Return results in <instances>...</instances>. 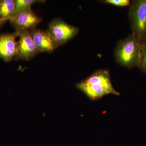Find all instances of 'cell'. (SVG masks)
Listing matches in <instances>:
<instances>
[{"instance_id":"cell-1","label":"cell","mask_w":146,"mask_h":146,"mask_svg":"<svg viewBox=\"0 0 146 146\" xmlns=\"http://www.w3.org/2000/svg\"><path fill=\"white\" fill-rule=\"evenodd\" d=\"M143 40L133 33L120 40L115 50V58L117 62L129 69L137 67L140 59L141 45Z\"/></svg>"},{"instance_id":"cell-2","label":"cell","mask_w":146,"mask_h":146,"mask_svg":"<svg viewBox=\"0 0 146 146\" xmlns=\"http://www.w3.org/2000/svg\"><path fill=\"white\" fill-rule=\"evenodd\" d=\"M129 18L132 33L141 40L146 38V0H135L130 4Z\"/></svg>"},{"instance_id":"cell-3","label":"cell","mask_w":146,"mask_h":146,"mask_svg":"<svg viewBox=\"0 0 146 146\" xmlns=\"http://www.w3.org/2000/svg\"><path fill=\"white\" fill-rule=\"evenodd\" d=\"M47 31L59 46L74 37L79 29L60 19H54L49 24Z\"/></svg>"},{"instance_id":"cell-4","label":"cell","mask_w":146,"mask_h":146,"mask_svg":"<svg viewBox=\"0 0 146 146\" xmlns=\"http://www.w3.org/2000/svg\"><path fill=\"white\" fill-rule=\"evenodd\" d=\"M19 32L18 54L15 59L29 60L40 53L35 46L32 37L27 30L22 29Z\"/></svg>"},{"instance_id":"cell-5","label":"cell","mask_w":146,"mask_h":146,"mask_svg":"<svg viewBox=\"0 0 146 146\" xmlns=\"http://www.w3.org/2000/svg\"><path fill=\"white\" fill-rule=\"evenodd\" d=\"M19 36L18 31L13 33L0 35V58L5 62H9L16 58L18 54V42L16 37Z\"/></svg>"},{"instance_id":"cell-6","label":"cell","mask_w":146,"mask_h":146,"mask_svg":"<svg viewBox=\"0 0 146 146\" xmlns=\"http://www.w3.org/2000/svg\"><path fill=\"white\" fill-rule=\"evenodd\" d=\"M42 21V18L37 16L31 8L13 16L9 20L10 23L16 30H30L35 28Z\"/></svg>"},{"instance_id":"cell-7","label":"cell","mask_w":146,"mask_h":146,"mask_svg":"<svg viewBox=\"0 0 146 146\" xmlns=\"http://www.w3.org/2000/svg\"><path fill=\"white\" fill-rule=\"evenodd\" d=\"M29 31L35 46L40 52H51L58 47L47 31L36 28Z\"/></svg>"},{"instance_id":"cell-8","label":"cell","mask_w":146,"mask_h":146,"mask_svg":"<svg viewBox=\"0 0 146 146\" xmlns=\"http://www.w3.org/2000/svg\"><path fill=\"white\" fill-rule=\"evenodd\" d=\"M76 86L92 100L99 99L109 94L120 95L119 93L115 89H111L100 84H87L81 82L78 83Z\"/></svg>"},{"instance_id":"cell-9","label":"cell","mask_w":146,"mask_h":146,"mask_svg":"<svg viewBox=\"0 0 146 146\" xmlns=\"http://www.w3.org/2000/svg\"><path fill=\"white\" fill-rule=\"evenodd\" d=\"M82 82L87 84H100L111 89H115L112 85L109 72L106 70L97 71Z\"/></svg>"},{"instance_id":"cell-10","label":"cell","mask_w":146,"mask_h":146,"mask_svg":"<svg viewBox=\"0 0 146 146\" xmlns=\"http://www.w3.org/2000/svg\"><path fill=\"white\" fill-rule=\"evenodd\" d=\"M15 1L13 0L0 1V23L4 24L14 16Z\"/></svg>"},{"instance_id":"cell-11","label":"cell","mask_w":146,"mask_h":146,"mask_svg":"<svg viewBox=\"0 0 146 146\" xmlns=\"http://www.w3.org/2000/svg\"><path fill=\"white\" fill-rule=\"evenodd\" d=\"M14 16L31 8L33 5L36 3L45 2V1L38 0H15Z\"/></svg>"},{"instance_id":"cell-12","label":"cell","mask_w":146,"mask_h":146,"mask_svg":"<svg viewBox=\"0 0 146 146\" xmlns=\"http://www.w3.org/2000/svg\"><path fill=\"white\" fill-rule=\"evenodd\" d=\"M138 67L142 72L146 74V39H144L141 45L140 57Z\"/></svg>"},{"instance_id":"cell-13","label":"cell","mask_w":146,"mask_h":146,"mask_svg":"<svg viewBox=\"0 0 146 146\" xmlns=\"http://www.w3.org/2000/svg\"><path fill=\"white\" fill-rule=\"evenodd\" d=\"M104 2L119 7L127 6L131 4L129 0H106Z\"/></svg>"},{"instance_id":"cell-14","label":"cell","mask_w":146,"mask_h":146,"mask_svg":"<svg viewBox=\"0 0 146 146\" xmlns=\"http://www.w3.org/2000/svg\"><path fill=\"white\" fill-rule=\"evenodd\" d=\"M3 25V24L1 23H0V27L2 26V25Z\"/></svg>"},{"instance_id":"cell-15","label":"cell","mask_w":146,"mask_h":146,"mask_svg":"<svg viewBox=\"0 0 146 146\" xmlns=\"http://www.w3.org/2000/svg\"></svg>"}]
</instances>
